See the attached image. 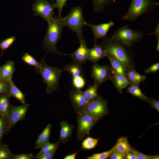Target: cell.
I'll use <instances>...</instances> for the list:
<instances>
[{
  "instance_id": "obj_1",
  "label": "cell",
  "mask_w": 159,
  "mask_h": 159,
  "mask_svg": "<svg viewBox=\"0 0 159 159\" xmlns=\"http://www.w3.org/2000/svg\"><path fill=\"white\" fill-rule=\"evenodd\" d=\"M101 44L106 54H110L120 61L126 71L134 69L132 52L130 49V47L111 37L103 39Z\"/></svg>"
},
{
  "instance_id": "obj_2",
  "label": "cell",
  "mask_w": 159,
  "mask_h": 159,
  "mask_svg": "<svg viewBox=\"0 0 159 159\" xmlns=\"http://www.w3.org/2000/svg\"><path fill=\"white\" fill-rule=\"evenodd\" d=\"M62 18L54 15L52 19L47 22L48 29L42 42V47L46 51V54L51 52L61 55H69L59 52L56 48L57 43L61 38L64 26Z\"/></svg>"
},
{
  "instance_id": "obj_3",
  "label": "cell",
  "mask_w": 159,
  "mask_h": 159,
  "mask_svg": "<svg viewBox=\"0 0 159 159\" xmlns=\"http://www.w3.org/2000/svg\"><path fill=\"white\" fill-rule=\"evenodd\" d=\"M40 63V68L35 67L36 72L42 76L43 81L47 85L46 92L48 94L55 91L59 86V80L63 69L58 67H54L48 65L45 62V57Z\"/></svg>"
},
{
  "instance_id": "obj_4",
  "label": "cell",
  "mask_w": 159,
  "mask_h": 159,
  "mask_svg": "<svg viewBox=\"0 0 159 159\" xmlns=\"http://www.w3.org/2000/svg\"><path fill=\"white\" fill-rule=\"evenodd\" d=\"M61 19L64 26L68 27L76 33L79 41L84 39L82 28L87 25V22L85 20L82 8L78 6L72 8L68 14Z\"/></svg>"
},
{
  "instance_id": "obj_5",
  "label": "cell",
  "mask_w": 159,
  "mask_h": 159,
  "mask_svg": "<svg viewBox=\"0 0 159 159\" xmlns=\"http://www.w3.org/2000/svg\"><path fill=\"white\" fill-rule=\"evenodd\" d=\"M158 5V2L153 0H132L127 12L122 19L135 21L141 15L153 11Z\"/></svg>"
},
{
  "instance_id": "obj_6",
  "label": "cell",
  "mask_w": 159,
  "mask_h": 159,
  "mask_svg": "<svg viewBox=\"0 0 159 159\" xmlns=\"http://www.w3.org/2000/svg\"><path fill=\"white\" fill-rule=\"evenodd\" d=\"M151 34V33L144 34L140 31L131 29L127 25H124L118 28L111 38L131 47L136 42L142 39L144 36Z\"/></svg>"
},
{
  "instance_id": "obj_7",
  "label": "cell",
  "mask_w": 159,
  "mask_h": 159,
  "mask_svg": "<svg viewBox=\"0 0 159 159\" xmlns=\"http://www.w3.org/2000/svg\"><path fill=\"white\" fill-rule=\"evenodd\" d=\"M107 104V101L99 95L96 98L89 102L79 112L89 114L98 121L109 113Z\"/></svg>"
},
{
  "instance_id": "obj_8",
  "label": "cell",
  "mask_w": 159,
  "mask_h": 159,
  "mask_svg": "<svg viewBox=\"0 0 159 159\" xmlns=\"http://www.w3.org/2000/svg\"><path fill=\"white\" fill-rule=\"evenodd\" d=\"M77 124L76 137L81 140L89 135L90 132L97 121L90 115L83 112L77 113Z\"/></svg>"
},
{
  "instance_id": "obj_9",
  "label": "cell",
  "mask_w": 159,
  "mask_h": 159,
  "mask_svg": "<svg viewBox=\"0 0 159 159\" xmlns=\"http://www.w3.org/2000/svg\"><path fill=\"white\" fill-rule=\"evenodd\" d=\"M56 8L55 4H51L49 0H36L32 6L34 15L39 16L47 22L53 18V11Z\"/></svg>"
},
{
  "instance_id": "obj_10",
  "label": "cell",
  "mask_w": 159,
  "mask_h": 159,
  "mask_svg": "<svg viewBox=\"0 0 159 159\" xmlns=\"http://www.w3.org/2000/svg\"><path fill=\"white\" fill-rule=\"evenodd\" d=\"M113 73L109 65H100L95 63L91 67V76L94 80V83L99 87L104 82L110 80Z\"/></svg>"
},
{
  "instance_id": "obj_11",
  "label": "cell",
  "mask_w": 159,
  "mask_h": 159,
  "mask_svg": "<svg viewBox=\"0 0 159 159\" xmlns=\"http://www.w3.org/2000/svg\"><path fill=\"white\" fill-rule=\"evenodd\" d=\"M29 106L28 104H24L18 106H10L7 115L9 120L8 130L24 117Z\"/></svg>"
},
{
  "instance_id": "obj_12",
  "label": "cell",
  "mask_w": 159,
  "mask_h": 159,
  "mask_svg": "<svg viewBox=\"0 0 159 159\" xmlns=\"http://www.w3.org/2000/svg\"><path fill=\"white\" fill-rule=\"evenodd\" d=\"M69 98L76 113L82 110L89 102L81 90H71L69 92Z\"/></svg>"
},
{
  "instance_id": "obj_13",
  "label": "cell",
  "mask_w": 159,
  "mask_h": 159,
  "mask_svg": "<svg viewBox=\"0 0 159 159\" xmlns=\"http://www.w3.org/2000/svg\"><path fill=\"white\" fill-rule=\"evenodd\" d=\"M114 25L112 21L99 24H93L87 22V25L91 28L94 36V44L97 43V39L106 37L110 29Z\"/></svg>"
},
{
  "instance_id": "obj_14",
  "label": "cell",
  "mask_w": 159,
  "mask_h": 159,
  "mask_svg": "<svg viewBox=\"0 0 159 159\" xmlns=\"http://www.w3.org/2000/svg\"><path fill=\"white\" fill-rule=\"evenodd\" d=\"M79 41L80 46L72 53L69 54L73 62L82 64L87 59V54L89 48L86 45L84 39Z\"/></svg>"
},
{
  "instance_id": "obj_15",
  "label": "cell",
  "mask_w": 159,
  "mask_h": 159,
  "mask_svg": "<svg viewBox=\"0 0 159 159\" xmlns=\"http://www.w3.org/2000/svg\"><path fill=\"white\" fill-rule=\"evenodd\" d=\"M93 47L89 49L87 54V59L91 62L95 63L100 59L106 56V54L101 44H94Z\"/></svg>"
},
{
  "instance_id": "obj_16",
  "label": "cell",
  "mask_w": 159,
  "mask_h": 159,
  "mask_svg": "<svg viewBox=\"0 0 159 159\" xmlns=\"http://www.w3.org/2000/svg\"><path fill=\"white\" fill-rule=\"evenodd\" d=\"M110 80L116 89L121 94L124 88L130 85L127 77L120 74L113 73Z\"/></svg>"
},
{
  "instance_id": "obj_17",
  "label": "cell",
  "mask_w": 159,
  "mask_h": 159,
  "mask_svg": "<svg viewBox=\"0 0 159 159\" xmlns=\"http://www.w3.org/2000/svg\"><path fill=\"white\" fill-rule=\"evenodd\" d=\"M60 125L59 141L65 144L72 136L74 127L73 125L64 120L61 121Z\"/></svg>"
},
{
  "instance_id": "obj_18",
  "label": "cell",
  "mask_w": 159,
  "mask_h": 159,
  "mask_svg": "<svg viewBox=\"0 0 159 159\" xmlns=\"http://www.w3.org/2000/svg\"><path fill=\"white\" fill-rule=\"evenodd\" d=\"M14 62L9 61L0 67V76L1 81H9L12 77L14 72Z\"/></svg>"
},
{
  "instance_id": "obj_19",
  "label": "cell",
  "mask_w": 159,
  "mask_h": 159,
  "mask_svg": "<svg viewBox=\"0 0 159 159\" xmlns=\"http://www.w3.org/2000/svg\"><path fill=\"white\" fill-rule=\"evenodd\" d=\"M106 57L110 63L111 67L114 73L121 74L127 77L126 69L120 61L109 54H106Z\"/></svg>"
},
{
  "instance_id": "obj_20",
  "label": "cell",
  "mask_w": 159,
  "mask_h": 159,
  "mask_svg": "<svg viewBox=\"0 0 159 159\" xmlns=\"http://www.w3.org/2000/svg\"><path fill=\"white\" fill-rule=\"evenodd\" d=\"M51 127L50 124H48L38 136L35 143V149L41 148L49 142Z\"/></svg>"
},
{
  "instance_id": "obj_21",
  "label": "cell",
  "mask_w": 159,
  "mask_h": 159,
  "mask_svg": "<svg viewBox=\"0 0 159 159\" xmlns=\"http://www.w3.org/2000/svg\"><path fill=\"white\" fill-rule=\"evenodd\" d=\"M63 71H66L69 73L72 77L80 75L84 76V72L81 64L73 62L65 65L63 69Z\"/></svg>"
},
{
  "instance_id": "obj_22",
  "label": "cell",
  "mask_w": 159,
  "mask_h": 159,
  "mask_svg": "<svg viewBox=\"0 0 159 159\" xmlns=\"http://www.w3.org/2000/svg\"><path fill=\"white\" fill-rule=\"evenodd\" d=\"M9 89L7 94L8 97L15 98L22 104H24L26 102L25 95L15 85L12 79L9 81Z\"/></svg>"
},
{
  "instance_id": "obj_23",
  "label": "cell",
  "mask_w": 159,
  "mask_h": 159,
  "mask_svg": "<svg viewBox=\"0 0 159 159\" xmlns=\"http://www.w3.org/2000/svg\"><path fill=\"white\" fill-rule=\"evenodd\" d=\"M126 73L130 85H139L140 83L144 82L146 78L145 76L138 72L134 69L127 71Z\"/></svg>"
},
{
  "instance_id": "obj_24",
  "label": "cell",
  "mask_w": 159,
  "mask_h": 159,
  "mask_svg": "<svg viewBox=\"0 0 159 159\" xmlns=\"http://www.w3.org/2000/svg\"><path fill=\"white\" fill-rule=\"evenodd\" d=\"M113 148L114 150H118L126 154L132 149L128 142L127 138L124 137L120 138L118 139Z\"/></svg>"
},
{
  "instance_id": "obj_25",
  "label": "cell",
  "mask_w": 159,
  "mask_h": 159,
  "mask_svg": "<svg viewBox=\"0 0 159 159\" xmlns=\"http://www.w3.org/2000/svg\"><path fill=\"white\" fill-rule=\"evenodd\" d=\"M127 91L133 96L148 103L149 98L146 96L141 91L139 85H130L128 86Z\"/></svg>"
},
{
  "instance_id": "obj_26",
  "label": "cell",
  "mask_w": 159,
  "mask_h": 159,
  "mask_svg": "<svg viewBox=\"0 0 159 159\" xmlns=\"http://www.w3.org/2000/svg\"><path fill=\"white\" fill-rule=\"evenodd\" d=\"M4 93L0 95V115L2 117L7 116L10 107L8 96Z\"/></svg>"
},
{
  "instance_id": "obj_27",
  "label": "cell",
  "mask_w": 159,
  "mask_h": 159,
  "mask_svg": "<svg viewBox=\"0 0 159 159\" xmlns=\"http://www.w3.org/2000/svg\"><path fill=\"white\" fill-rule=\"evenodd\" d=\"M117 0H93V10L95 12L104 13V8L107 5L117 3Z\"/></svg>"
},
{
  "instance_id": "obj_28",
  "label": "cell",
  "mask_w": 159,
  "mask_h": 159,
  "mask_svg": "<svg viewBox=\"0 0 159 159\" xmlns=\"http://www.w3.org/2000/svg\"><path fill=\"white\" fill-rule=\"evenodd\" d=\"M98 87L97 85L94 83L93 85H88V88L86 90L82 91L85 97L89 102L99 96L97 92Z\"/></svg>"
},
{
  "instance_id": "obj_29",
  "label": "cell",
  "mask_w": 159,
  "mask_h": 159,
  "mask_svg": "<svg viewBox=\"0 0 159 159\" xmlns=\"http://www.w3.org/2000/svg\"><path fill=\"white\" fill-rule=\"evenodd\" d=\"M60 143L59 141L54 143H51L49 142L41 148L40 151L35 156V157L39 156L44 153L53 150H57Z\"/></svg>"
},
{
  "instance_id": "obj_30",
  "label": "cell",
  "mask_w": 159,
  "mask_h": 159,
  "mask_svg": "<svg viewBox=\"0 0 159 159\" xmlns=\"http://www.w3.org/2000/svg\"><path fill=\"white\" fill-rule=\"evenodd\" d=\"M98 139L88 137L85 139L82 144L83 149H91L94 148L97 145Z\"/></svg>"
},
{
  "instance_id": "obj_31",
  "label": "cell",
  "mask_w": 159,
  "mask_h": 159,
  "mask_svg": "<svg viewBox=\"0 0 159 159\" xmlns=\"http://www.w3.org/2000/svg\"><path fill=\"white\" fill-rule=\"evenodd\" d=\"M21 58L23 61L29 65L37 68L41 67V63L38 62L32 56L27 53H25Z\"/></svg>"
},
{
  "instance_id": "obj_32",
  "label": "cell",
  "mask_w": 159,
  "mask_h": 159,
  "mask_svg": "<svg viewBox=\"0 0 159 159\" xmlns=\"http://www.w3.org/2000/svg\"><path fill=\"white\" fill-rule=\"evenodd\" d=\"M72 82L73 86L77 89L81 90L85 84L84 76L81 75L72 77Z\"/></svg>"
},
{
  "instance_id": "obj_33",
  "label": "cell",
  "mask_w": 159,
  "mask_h": 159,
  "mask_svg": "<svg viewBox=\"0 0 159 159\" xmlns=\"http://www.w3.org/2000/svg\"><path fill=\"white\" fill-rule=\"evenodd\" d=\"M16 40L14 36L7 38L0 43V48L1 49V56L3 51L8 48Z\"/></svg>"
},
{
  "instance_id": "obj_34",
  "label": "cell",
  "mask_w": 159,
  "mask_h": 159,
  "mask_svg": "<svg viewBox=\"0 0 159 159\" xmlns=\"http://www.w3.org/2000/svg\"><path fill=\"white\" fill-rule=\"evenodd\" d=\"M113 150V148L103 153H94L91 156L87 157V159H105L110 157Z\"/></svg>"
},
{
  "instance_id": "obj_35",
  "label": "cell",
  "mask_w": 159,
  "mask_h": 159,
  "mask_svg": "<svg viewBox=\"0 0 159 159\" xmlns=\"http://www.w3.org/2000/svg\"><path fill=\"white\" fill-rule=\"evenodd\" d=\"M12 156L8 148L4 146L0 147V159H9L12 158Z\"/></svg>"
},
{
  "instance_id": "obj_36",
  "label": "cell",
  "mask_w": 159,
  "mask_h": 159,
  "mask_svg": "<svg viewBox=\"0 0 159 159\" xmlns=\"http://www.w3.org/2000/svg\"><path fill=\"white\" fill-rule=\"evenodd\" d=\"M126 154L118 150H114L112 151L110 156L111 159H124Z\"/></svg>"
},
{
  "instance_id": "obj_37",
  "label": "cell",
  "mask_w": 159,
  "mask_h": 159,
  "mask_svg": "<svg viewBox=\"0 0 159 159\" xmlns=\"http://www.w3.org/2000/svg\"><path fill=\"white\" fill-rule=\"evenodd\" d=\"M137 159H159L158 155H149L144 154L135 149Z\"/></svg>"
},
{
  "instance_id": "obj_38",
  "label": "cell",
  "mask_w": 159,
  "mask_h": 159,
  "mask_svg": "<svg viewBox=\"0 0 159 159\" xmlns=\"http://www.w3.org/2000/svg\"><path fill=\"white\" fill-rule=\"evenodd\" d=\"M67 0H56L55 4L58 9V16L62 17L61 13L64 6L65 5Z\"/></svg>"
},
{
  "instance_id": "obj_39",
  "label": "cell",
  "mask_w": 159,
  "mask_h": 159,
  "mask_svg": "<svg viewBox=\"0 0 159 159\" xmlns=\"http://www.w3.org/2000/svg\"><path fill=\"white\" fill-rule=\"evenodd\" d=\"M57 150H54L50 151L37 157H36L37 159H52L53 158Z\"/></svg>"
},
{
  "instance_id": "obj_40",
  "label": "cell",
  "mask_w": 159,
  "mask_h": 159,
  "mask_svg": "<svg viewBox=\"0 0 159 159\" xmlns=\"http://www.w3.org/2000/svg\"><path fill=\"white\" fill-rule=\"evenodd\" d=\"M9 89V81L0 82V95L4 93H7Z\"/></svg>"
},
{
  "instance_id": "obj_41",
  "label": "cell",
  "mask_w": 159,
  "mask_h": 159,
  "mask_svg": "<svg viewBox=\"0 0 159 159\" xmlns=\"http://www.w3.org/2000/svg\"><path fill=\"white\" fill-rule=\"evenodd\" d=\"M159 69V63H157L153 64L150 67L146 69L145 71L146 74L156 73Z\"/></svg>"
},
{
  "instance_id": "obj_42",
  "label": "cell",
  "mask_w": 159,
  "mask_h": 159,
  "mask_svg": "<svg viewBox=\"0 0 159 159\" xmlns=\"http://www.w3.org/2000/svg\"><path fill=\"white\" fill-rule=\"evenodd\" d=\"M34 157L32 153L16 155L12 157L13 159H32Z\"/></svg>"
},
{
  "instance_id": "obj_43",
  "label": "cell",
  "mask_w": 159,
  "mask_h": 159,
  "mask_svg": "<svg viewBox=\"0 0 159 159\" xmlns=\"http://www.w3.org/2000/svg\"><path fill=\"white\" fill-rule=\"evenodd\" d=\"M126 159H137L136 154L135 150V149L132 148V150L125 155V158Z\"/></svg>"
},
{
  "instance_id": "obj_44",
  "label": "cell",
  "mask_w": 159,
  "mask_h": 159,
  "mask_svg": "<svg viewBox=\"0 0 159 159\" xmlns=\"http://www.w3.org/2000/svg\"><path fill=\"white\" fill-rule=\"evenodd\" d=\"M150 101L149 103L150 104L151 106L153 108L156 109L158 111H159V100L149 98Z\"/></svg>"
},
{
  "instance_id": "obj_45",
  "label": "cell",
  "mask_w": 159,
  "mask_h": 159,
  "mask_svg": "<svg viewBox=\"0 0 159 159\" xmlns=\"http://www.w3.org/2000/svg\"><path fill=\"white\" fill-rule=\"evenodd\" d=\"M152 34L155 35L157 38V41H159V21L154 29V32Z\"/></svg>"
},
{
  "instance_id": "obj_46",
  "label": "cell",
  "mask_w": 159,
  "mask_h": 159,
  "mask_svg": "<svg viewBox=\"0 0 159 159\" xmlns=\"http://www.w3.org/2000/svg\"><path fill=\"white\" fill-rule=\"evenodd\" d=\"M4 124L3 120L0 118V140L1 138L4 134Z\"/></svg>"
},
{
  "instance_id": "obj_47",
  "label": "cell",
  "mask_w": 159,
  "mask_h": 159,
  "mask_svg": "<svg viewBox=\"0 0 159 159\" xmlns=\"http://www.w3.org/2000/svg\"><path fill=\"white\" fill-rule=\"evenodd\" d=\"M78 152H75L71 154L66 155L64 158V159H75L76 155Z\"/></svg>"
},
{
  "instance_id": "obj_48",
  "label": "cell",
  "mask_w": 159,
  "mask_h": 159,
  "mask_svg": "<svg viewBox=\"0 0 159 159\" xmlns=\"http://www.w3.org/2000/svg\"><path fill=\"white\" fill-rule=\"evenodd\" d=\"M1 77H0V82H1Z\"/></svg>"
},
{
  "instance_id": "obj_49",
  "label": "cell",
  "mask_w": 159,
  "mask_h": 159,
  "mask_svg": "<svg viewBox=\"0 0 159 159\" xmlns=\"http://www.w3.org/2000/svg\"><path fill=\"white\" fill-rule=\"evenodd\" d=\"M52 0V1H53V0Z\"/></svg>"
}]
</instances>
